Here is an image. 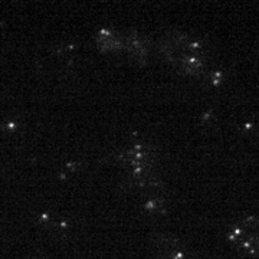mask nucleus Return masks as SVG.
Instances as JSON below:
<instances>
[{"label":"nucleus","mask_w":259,"mask_h":259,"mask_svg":"<svg viewBox=\"0 0 259 259\" xmlns=\"http://www.w3.org/2000/svg\"><path fill=\"white\" fill-rule=\"evenodd\" d=\"M161 55L179 72L200 75L206 64V48L196 37L179 30H170L160 44Z\"/></svg>","instance_id":"obj_1"},{"label":"nucleus","mask_w":259,"mask_h":259,"mask_svg":"<svg viewBox=\"0 0 259 259\" xmlns=\"http://www.w3.org/2000/svg\"><path fill=\"white\" fill-rule=\"evenodd\" d=\"M229 241L233 248L245 256L259 255V218L245 216L229 231Z\"/></svg>","instance_id":"obj_2"},{"label":"nucleus","mask_w":259,"mask_h":259,"mask_svg":"<svg viewBox=\"0 0 259 259\" xmlns=\"http://www.w3.org/2000/svg\"><path fill=\"white\" fill-rule=\"evenodd\" d=\"M122 40H124V37L118 35L115 30L102 29L97 35V47L100 48V51L104 54L117 52V51L122 49Z\"/></svg>","instance_id":"obj_5"},{"label":"nucleus","mask_w":259,"mask_h":259,"mask_svg":"<svg viewBox=\"0 0 259 259\" xmlns=\"http://www.w3.org/2000/svg\"><path fill=\"white\" fill-rule=\"evenodd\" d=\"M153 249L156 250L160 259H185V245L175 235L170 233H154L151 238Z\"/></svg>","instance_id":"obj_3"},{"label":"nucleus","mask_w":259,"mask_h":259,"mask_svg":"<svg viewBox=\"0 0 259 259\" xmlns=\"http://www.w3.org/2000/svg\"><path fill=\"white\" fill-rule=\"evenodd\" d=\"M122 49L128 54L136 62L146 64L148 56V42L139 32H130L124 36L122 40Z\"/></svg>","instance_id":"obj_4"}]
</instances>
